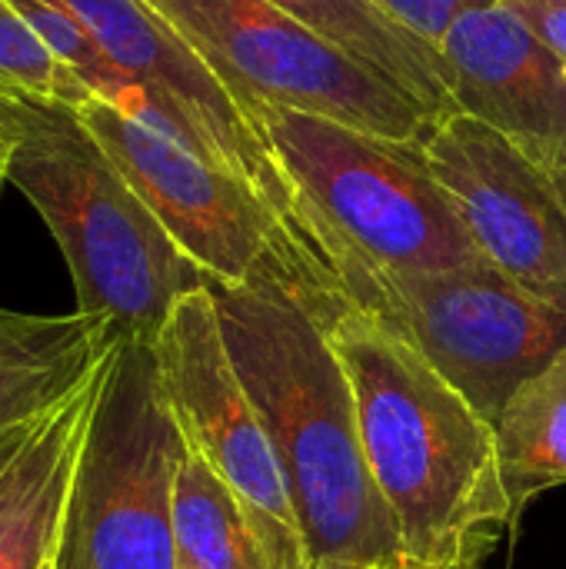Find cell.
Listing matches in <instances>:
<instances>
[{"instance_id":"1","label":"cell","mask_w":566,"mask_h":569,"mask_svg":"<svg viewBox=\"0 0 566 569\" xmlns=\"http://www.w3.org/2000/svg\"><path fill=\"white\" fill-rule=\"evenodd\" d=\"M207 290L230 363L287 473L310 569H370L404 557L364 457L347 367L287 227L247 280Z\"/></svg>"},{"instance_id":"2","label":"cell","mask_w":566,"mask_h":569,"mask_svg":"<svg viewBox=\"0 0 566 569\" xmlns=\"http://www.w3.org/2000/svg\"><path fill=\"white\" fill-rule=\"evenodd\" d=\"M294 237L327 333L347 367L364 457L400 530L404 557L484 563L517 527L500 473L497 427L447 383L430 360L384 320L347 300Z\"/></svg>"},{"instance_id":"3","label":"cell","mask_w":566,"mask_h":569,"mask_svg":"<svg viewBox=\"0 0 566 569\" xmlns=\"http://www.w3.org/2000/svg\"><path fill=\"white\" fill-rule=\"evenodd\" d=\"M17 110L3 177L57 240L77 313L103 320L117 340L153 343L177 300L207 287V273L127 183L73 103L20 97Z\"/></svg>"},{"instance_id":"4","label":"cell","mask_w":566,"mask_h":569,"mask_svg":"<svg viewBox=\"0 0 566 569\" xmlns=\"http://www.w3.org/2000/svg\"><path fill=\"white\" fill-rule=\"evenodd\" d=\"M254 123L294 187L290 210L340 250L390 273L487 263L417 143L264 103Z\"/></svg>"},{"instance_id":"5","label":"cell","mask_w":566,"mask_h":569,"mask_svg":"<svg viewBox=\"0 0 566 569\" xmlns=\"http://www.w3.org/2000/svg\"><path fill=\"white\" fill-rule=\"evenodd\" d=\"M284 220L347 300L414 343L494 427L514 390L566 347V310L490 263L390 273L324 240L294 210Z\"/></svg>"},{"instance_id":"6","label":"cell","mask_w":566,"mask_h":569,"mask_svg":"<svg viewBox=\"0 0 566 569\" xmlns=\"http://www.w3.org/2000/svg\"><path fill=\"white\" fill-rule=\"evenodd\" d=\"M180 457L183 437L160 390L153 347L120 340L80 450L57 569H177Z\"/></svg>"},{"instance_id":"7","label":"cell","mask_w":566,"mask_h":569,"mask_svg":"<svg viewBox=\"0 0 566 569\" xmlns=\"http://www.w3.org/2000/svg\"><path fill=\"white\" fill-rule=\"evenodd\" d=\"M224 80L247 117L307 110L384 140L417 143L437 117L270 0H147ZM257 127V123H254Z\"/></svg>"},{"instance_id":"8","label":"cell","mask_w":566,"mask_h":569,"mask_svg":"<svg viewBox=\"0 0 566 569\" xmlns=\"http://www.w3.org/2000/svg\"><path fill=\"white\" fill-rule=\"evenodd\" d=\"M160 390L187 443L240 500L280 569H310L290 483L270 433L244 390L207 287L170 310L150 343Z\"/></svg>"},{"instance_id":"9","label":"cell","mask_w":566,"mask_h":569,"mask_svg":"<svg viewBox=\"0 0 566 569\" xmlns=\"http://www.w3.org/2000/svg\"><path fill=\"white\" fill-rule=\"evenodd\" d=\"M417 150L480 257L566 310V210L550 170L464 110L437 113Z\"/></svg>"},{"instance_id":"10","label":"cell","mask_w":566,"mask_h":569,"mask_svg":"<svg viewBox=\"0 0 566 569\" xmlns=\"http://www.w3.org/2000/svg\"><path fill=\"white\" fill-rule=\"evenodd\" d=\"M77 113L207 283H240L274 253L284 220L254 183L100 97Z\"/></svg>"},{"instance_id":"11","label":"cell","mask_w":566,"mask_h":569,"mask_svg":"<svg viewBox=\"0 0 566 569\" xmlns=\"http://www.w3.org/2000/svg\"><path fill=\"white\" fill-rule=\"evenodd\" d=\"M133 80L153 107L157 130L183 140L210 163L254 183L280 213L294 207V187L270 143L240 100L197 57V50L147 0H53Z\"/></svg>"},{"instance_id":"12","label":"cell","mask_w":566,"mask_h":569,"mask_svg":"<svg viewBox=\"0 0 566 569\" xmlns=\"http://www.w3.org/2000/svg\"><path fill=\"white\" fill-rule=\"evenodd\" d=\"M454 110L550 163L566 153V60L507 3L464 10L437 43Z\"/></svg>"},{"instance_id":"13","label":"cell","mask_w":566,"mask_h":569,"mask_svg":"<svg viewBox=\"0 0 566 569\" xmlns=\"http://www.w3.org/2000/svg\"><path fill=\"white\" fill-rule=\"evenodd\" d=\"M107 360L87 387L43 417L33 440L0 477V569H43L57 557Z\"/></svg>"},{"instance_id":"14","label":"cell","mask_w":566,"mask_h":569,"mask_svg":"<svg viewBox=\"0 0 566 569\" xmlns=\"http://www.w3.org/2000/svg\"><path fill=\"white\" fill-rule=\"evenodd\" d=\"M120 340L103 320L0 310V433L53 413L93 380Z\"/></svg>"},{"instance_id":"15","label":"cell","mask_w":566,"mask_h":569,"mask_svg":"<svg viewBox=\"0 0 566 569\" xmlns=\"http://www.w3.org/2000/svg\"><path fill=\"white\" fill-rule=\"evenodd\" d=\"M324 33L354 60L384 73L430 113L454 110L440 50L394 20L374 0H270Z\"/></svg>"},{"instance_id":"16","label":"cell","mask_w":566,"mask_h":569,"mask_svg":"<svg viewBox=\"0 0 566 569\" xmlns=\"http://www.w3.org/2000/svg\"><path fill=\"white\" fill-rule=\"evenodd\" d=\"M497 450L517 520L530 500L566 487V347L514 390L497 420Z\"/></svg>"},{"instance_id":"17","label":"cell","mask_w":566,"mask_h":569,"mask_svg":"<svg viewBox=\"0 0 566 569\" xmlns=\"http://www.w3.org/2000/svg\"><path fill=\"white\" fill-rule=\"evenodd\" d=\"M177 557L197 569H280L227 483L183 443L173 473Z\"/></svg>"},{"instance_id":"18","label":"cell","mask_w":566,"mask_h":569,"mask_svg":"<svg viewBox=\"0 0 566 569\" xmlns=\"http://www.w3.org/2000/svg\"><path fill=\"white\" fill-rule=\"evenodd\" d=\"M0 93L10 97H43L80 107L93 93L43 47V40L27 27V20L0 0Z\"/></svg>"},{"instance_id":"19","label":"cell","mask_w":566,"mask_h":569,"mask_svg":"<svg viewBox=\"0 0 566 569\" xmlns=\"http://www.w3.org/2000/svg\"><path fill=\"white\" fill-rule=\"evenodd\" d=\"M374 3L384 7L407 30H414L420 40L437 47L444 40V33L450 30V23L464 10H470L477 3H487V0H374Z\"/></svg>"},{"instance_id":"20","label":"cell","mask_w":566,"mask_h":569,"mask_svg":"<svg viewBox=\"0 0 566 569\" xmlns=\"http://www.w3.org/2000/svg\"><path fill=\"white\" fill-rule=\"evenodd\" d=\"M530 30L566 60V0H507Z\"/></svg>"},{"instance_id":"21","label":"cell","mask_w":566,"mask_h":569,"mask_svg":"<svg viewBox=\"0 0 566 569\" xmlns=\"http://www.w3.org/2000/svg\"><path fill=\"white\" fill-rule=\"evenodd\" d=\"M43 423V417L40 420H33V423H23V427H13V430H7V433H0V477L10 470V463L23 453V447L33 440V433H37V427Z\"/></svg>"},{"instance_id":"22","label":"cell","mask_w":566,"mask_h":569,"mask_svg":"<svg viewBox=\"0 0 566 569\" xmlns=\"http://www.w3.org/2000/svg\"><path fill=\"white\" fill-rule=\"evenodd\" d=\"M17 100L20 97H10V93H0V167L13 147V137H17V123H20V110H17Z\"/></svg>"},{"instance_id":"23","label":"cell","mask_w":566,"mask_h":569,"mask_svg":"<svg viewBox=\"0 0 566 569\" xmlns=\"http://www.w3.org/2000/svg\"><path fill=\"white\" fill-rule=\"evenodd\" d=\"M370 569H480V563H424L414 557H397V560H387V563H377Z\"/></svg>"},{"instance_id":"24","label":"cell","mask_w":566,"mask_h":569,"mask_svg":"<svg viewBox=\"0 0 566 569\" xmlns=\"http://www.w3.org/2000/svg\"><path fill=\"white\" fill-rule=\"evenodd\" d=\"M547 170H550V177H554V183H557V190H560V200H564V210H566V153L560 157H554L550 163H544Z\"/></svg>"},{"instance_id":"25","label":"cell","mask_w":566,"mask_h":569,"mask_svg":"<svg viewBox=\"0 0 566 569\" xmlns=\"http://www.w3.org/2000/svg\"><path fill=\"white\" fill-rule=\"evenodd\" d=\"M177 569H197V567H190V563H183V560H180V563H177Z\"/></svg>"},{"instance_id":"26","label":"cell","mask_w":566,"mask_h":569,"mask_svg":"<svg viewBox=\"0 0 566 569\" xmlns=\"http://www.w3.org/2000/svg\"><path fill=\"white\" fill-rule=\"evenodd\" d=\"M43 569H57V557H53V560H50V563H47Z\"/></svg>"},{"instance_id":"27","label":"cell","mask_w":566,"mask_h":569,"mask_svg":"<svg viewBox=\"0 0 566 569\" xmlns=\"http://www.w3.org/2000/svg\"><path fill=\"white\" fill-rule=\"evenodd\" d=\"M3 183H7V177H3V167H0V187H3Z\"/></svg>"}]
</instances>
